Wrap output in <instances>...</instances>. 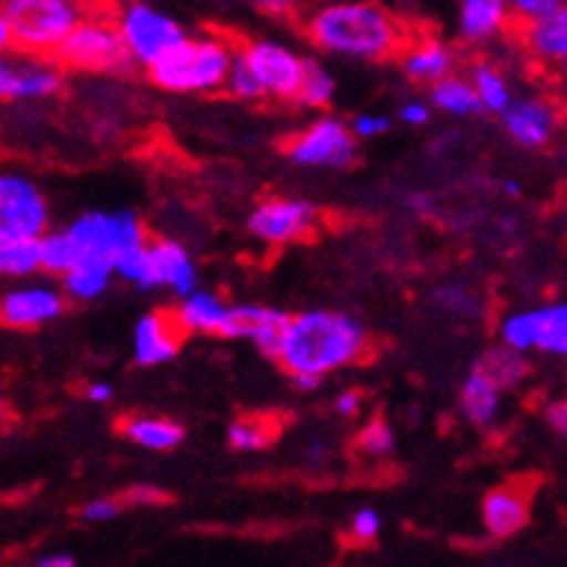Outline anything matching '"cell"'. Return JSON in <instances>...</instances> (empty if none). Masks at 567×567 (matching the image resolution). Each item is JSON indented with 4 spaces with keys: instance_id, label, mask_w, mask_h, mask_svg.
Listing matches in <instances>:
<instances>
[{
    "instance_id": "cell-1",
    "label": "cell",
    "mask_w": 567,
    "mask_h": 567,
    "mask_svg": "<svg viewBox=\"0 0 567 567\" xmlns=\"http://www.w3.org/2000/svg\"><path fill=\"white\" fill-rule=\"evenodd\" d=\"M370 333L362 322L350 313L311 308L288 319V331L282 339L280 368L288 375H311L322 381L328 373L359 362L368 353Z\"/></svg>"
},
{
    "instance_id": "cell-2",
    "label": "cell",
    "mask_w": 567,
    "mask_h": 567,
    "mask_svg": "<svg viewBox=\"0 0 567 567\" xmlns=\"http://www.w3.org/2000/svg\"><path fill=\"white\" fill-rule=\"evenodd\" d=\"M306 32L319 51L379 63L404 49V25L375 3H328L308 18Z\"/></svg>"
},
{
    "instance_id": "cell-3",
    "label": "cell",
    "mask_w": 567,
    "mask_h": 567,
    "mask_svg": "<svg viewBox=\"0 0 567 567\" xmlns=\"http://www.w3.org/2000/svg\"><path fill=\"white\" fill-rule=\"evenodd\" d=\"M235 60V45L220 34L187 38L164 60H158L147 76L167 94H215L224 91L226 74Z\"/></svg>"
},
{
    "instance_id": "cell-4",
    "label": "cell",
    "mask_w": 567,
    "mask_h": 567,
    "mask_svg": "<svg viewBox=\"0 0 567 567\" xmlns=\"http://www.w3.org/2000/svg\"><path fill=\"white\" fill-rule=\"evenodd\" d=\"M0 14L7 18L14 51L54 60L56 49L85 18V7L74 0H7Z\"/></svg>"
},
{
    "instance_id": "cell-5",
    "label": "cell",
    "mask_w": 567,
    "mask_h": 567,
    "mask_svg": "<svg viewBox=\"0 0 567 567\" xmlns=\"http://www.w3.org/2000/svg\"><path fill=\"white\" fill-rule=\"evenodd\" d=\"M54 63L60 69L85 71V74L127 76L136 65L131 63L125 45L118 40L113 18L105 12H85L82 23L56 49Z\"/></svg>"
},
{
    "instance_id": "cell-6",
    "label": "cell",
    "mask_w": 567,
    "mask_h": 567,
    "mask_svg": "<svg viewBox=\"0 0 567 567\" xmlns=\"http://www.w3.org/2000/svg\"><path fill=\"white\" fill-rule=\"evenodd\" d=\"M51 229V204L32 173L0 164V240L38 244Z\"/></svg>"
},
{
    "instance_id": "cell-7",
    "label": "cell",
    "mask_w": 567,
    "mask_h": 567,
    "mask_svg": "<svg viewBox=\"0 0 567 567\" xmlns=\"http://www.w3.org/2000/svg\"><path fill=\"white\" fill-rule=\"evenodd\" d=\"M111 18L131 63L142 69H153L158 60H164L169 51H175L189 38L173 14L151 3H125Z\"/></svg>"
},
{
    "instance_id": "cell-8",
    "label": "cell",
    "mask_w": 567,
    "mask_h": 567,
    "mask_svg": "<svg viewBox=\"0 0 567 567\" xmlns=\"http://www.w3.org/2000/svg\"><path fill=\"white\" fill-rule=\"evenodd\" d=\"M65 231L80 249V257L111 262V266L125 251L142 249L147 244V229H144L142 218L131 209H116V213L94 209V213H85L71 220Z\"/></svg>"
},
{
    "instance_id": "cell-9",
    "label": "cell",
    "mask_w": 567,
    "mask_h": 567,
    "mask_svg": "<svg viewBox=\"0 0 567 567\" xmlns=\"http://www.w3.org/2000/svg\"><path fill=\"white\" fill-rule=\"evenodd\" d=\"M235 51L240 63L255 76L262 96H271V100H293L297 96L302 71H306V56L288 49L280 40H249Z\"/></svg>"
},
{
    "instance_id": "cell-10",
    "label": "cell",
    "mask_w": 567,
    "mask_h": 567,
    "mask_svg": "<svg viewBox=\"0 0 567 567\" xmlns=\"http://www.w3.org/2000/svg\"><path fill=\"white\" fill-rule=\"evenodd\" d=\"M359 144L348 122L339 116H319L317 122L288 138L286 156L300 167L344 169L355 162Z\"/></svg>"
},
{
    "instance_id": "cell-11",
    "label": "cell",
    "mask_w": 567,
    "mask_h": 567,
    "mask_svg": "<svg viewBox=\"0 0 567 567\" xmlns=\"http://www.w3.org/2000/svg\"><path fill=\"white\" fill-rule=\"evenodd\" d=\"M319 224L317 206L302 198H286L275 195L266 198L251 209L249 231L268 246H286L302 240Z\"/></svg>"
},
{
    "instance_id": "cell-12",
    "label": "cell",
    "mask_w": 567,
    "mask_h": 567,
    "mask_svg": "<svg viewBox=\"0 0 567 567\" xmlns=\"http://www.w3.org/2000/svg\"><path fill=\"white\" fill-rule=\"evenodd\" d=\"M65 297L51 282L20 280L0 291V322L14 331H34L63 317Z\"/></svg>"
},
{
    "instance_id": "cell-13",
    "label": "cell",
    "mask_w": 567,
    "mask_h": 567,
    "mask_svg": "<svg viewBox=\"0 0 567 567\" xmlns=\"http://www.w3.org/2000/svg\"><path fill=\"white\" fill-rule=\"evenodd\" d=\"M63 87V69L54 60L20 51L0 54V102L49 100Z\"/></svg>"
},
{
    "instance_id": "cell-14",
    "label": "cell",
    "mask_w": 567,
    "mask_h": 567,
    "mask_svg": "<svg viewBox=\"0 0 567 567\" xmlns=\"http://www.w3.org/2000/svg\"><path fill=\"white\" fill-rule=\"evenodd\" d=\"M144 291L153 288H169L178 297H189L198 288V271L189 257V251L175 240L158 237V240H147L144 246Z\"/></svg>"
},
{
    "instance_id": "cell-15",
    "label": "cell",
    "mask_w": 567,
    "mask_h": 567,
    "mask_svg": "<svg viewBox=\"0 0 567 567\" xmlns=\"http://www.w3.org/2000/svg\"><path fill=\"white\" fill-rule=\"evenodd\" d=\"M505 133L528 151H543L554 142L559 131V107L543 96H528V100H514L503 113Z\"/></svg>"
},
{
    "instance_id": "cell-16",
    "label": "cell",
    "mask_w": 567,
    "mask_h": 567,
    "mask_svg": "<svg viewBox=\"0 0 567 567\" xmlns=\"http://www.w3.org/2000/svg\"><path fill=\"white\" fill-rule=\"evenodd\" d=\"M483 525L492 536H514L530 523V488L525 483H499L483 497Z\"/></svg>"
},
{
    "instance_id": "cell-17",
    "label": "cell",
    "mask_w": 567,
    "mask_h": 567,
    "mask_svg": "<svg viewBox=\"0 0 567 567\" xmlns=\"http://www.w3.org/2000/svg\"><path fill=\"white\" fill-rule=\"evenodd\" d=\"M178 348H182V331L175 328L173 313H144L133 328V355L144 368L173 362L178 355Z\"/></svg>"
},
{
    "instance_id": "cell-18",
    "label": "cell",
    "mask_w": 567,
    "mask_h": 567,
    "mask_svg": "<svg viewBox=\"0 0 567 567\" xmlns=\"http://www.w3.org/2000/svg\"><path fill=\"white\" fill-rule=\"evenodd\" d=\"M399 54L406 76L417 82H430V85L452 76V69H455V51L437 38L412 40Z\"/></svg>"
},
{
    "instance_id": "cell-19",
    "label": "cell",
    "mask_w": 567,
    "mask_h": 567,
    "mask_svg": "<svg viewBox=\"0 0 567 567\" xmlns=\"http://www.w3.org/2000/svg\"><path fill=\"white\" fill-rule=\"evenodd\" d=\"M226 311H229V302L220 293L195 288L189 297L178 302V308L173 311V322L182 331V337L184 333H215V337H220Z\"/></svg>"
},
{
    "instance_id": "cell-20",
    "label": "cell",
    "mask_w": 567,
    "mask_h": 567,
    "mask_svg": "<svg viewBox=\"0 0 567 567\" xmlns=\"http://www.w3.org/2000/svg\"><path fill=\"white\" fill-rule=\"evenodd\" d=\"M508 23H512V12L503 0H463L457 9V34L466 43L497 38Z\"/></svg>"
},
{
    "instance_id": "cell-21",
    "label": "cell",
    "mask_w": 567,
    "mask_h": 567,
    "mask_svg": "<svg viewBox=\"0 0 567 567\" xmlns=\"http://www.w3.org/2000/svg\"><path fill=\"white\" fill-rule=\"evenodd\" d=\"M523 40L530 54L545 65H561L567 60V7L550 18L523 25Z\"/></svg>"
},
{
    "instance_id": "cell-22",
    "label": "cell",
    "mask_w": 567,
    "mask_h": 567,
    "mask_svg": "<svg viewBox=\"0 0 567 567\" xmlns=\"http://www.w3.org/2000/svg\"><path fill=\"white\" fill-rule=\"evenodd\" d=\"M474 373H481L488 384L497 386L499 393H505V390H514V386L523 384V381L528 379L530 362L528 355L514 353V350L497 344V348H488L486 353L477 359Z\"/></svg>"
},
{
    "instance_id": "cell-23",
    "label": "cell",
    "mask_w": 567,
    "mask_h": 567,
    "mask_svg": "<svg viewBox=\"0 0 567 567\" xmlns=\"http://www.w3.org/2000/svg\"><path fill=\"white\" fill-rule=\"evenodd\" d=\"M127 441H133L142 450L151 452H169L175 446H182L184 430L182 424H175L169 417H151V415H136L127 417L122 424Z\"/></svg>"
},
{
    "instance_id": "cell-24",
    "label": "cell",
    "mask_w": 567,
    "mask_h": 567,
    "mask_svg": "<svg viewBox=\"0 0 567 567\" xmlns=\"http://www.w3.org/2000/svg\"><path fill=\"white\" fill-rule=\"evenodd\" d=\"M113 282V266L102 260H91V257H80L69 275L63 277V297H71L76 302L100 300L102 293L111 288Z\"/></svg>"
},
{
    "instance_id": "cell-25",
    "label": "cell",
    "mask_w": 567,
    "mask_h": 567,
    "mask_svg": "<svg viewBox=\"0 0 567 567\" xmlns=\"http://www.w3.org/2000/svg\"><path fill=\"white\" fill-rule=\"evenodd\" d=\"M499 395L503 393H499L497 386H492L481 373H474L472 370L461 386L463 417H466L468 424L481 426V430L492 426L499 417V406H503L499 404Z\"/></svg>"
},
{
    "instance_id": "cell-26",
    "label": "cell",
    "mask_w": 567,
    "mask_h": 567,
    "mask_svg": "<svg viewBox=\"0 0 567 567\" xmlns=\"http://www.w3.org/2000/svg\"><path fill=\"white\" fill-rule=\"evenodd\" d=\"M466 80H468V85L474 87V96H477V102H481L483 111L503 113L505 107L514 102L508 76H505L497 65L488 63V60H483V63L474 65L472 74H468Z\"/></svg>"
},
{
    "instance_id": "cell-27",
    "label": "cell",
    "mask_w": 567,
    "mask_h": 567,
    "mask_svg": "<svg viewBox=\"0 0 567 567\" xmlns=\"http://www.w3.org/2000/svg\"><path fill=\"white\" fill-rule=\"evenodd\" d=\"M534 350L550 355L567 353V308L561 302L534 308Z\"/></svg>"
},
{
    "instance_id": "cell-28",
    "label": "cell",
    "mask_w": 567,
    "mask_h": 567,
    "mask_svg": "<svg viewBox=\"0 0 567 567\" xmlns=\"http://www.w3.org/2000/svg\"><path fill=\"white\" fill-rule=\"evenodd\" d=\"M432 107L443 113H452V116H477L483 113L481 102L474 96V87L468 85L466 76H446V80L435 82L430 91Z\"/></svg>"
},
{
    "instance_id": "cell-29",
    "label": "cell",
    "mask_w": 567,
    "mask_h": 567,
    "mask_svg": "<svg viewBox=\"0 0 567 567\" xmlns=\"http://www.w3.org/2000/svg\"><path fill=\"white\" fill-rule=\"evenodd\" d=\"M40 271L54 277H65L80 262V249L65 229H49L38 240Z\"/></svg>"
},
{
    "instance_id": "cell-30",
    "label": "cell",
    "mask_w": 567,
    "mask_h": 567,
    "mask_svg": "<svg viewBox=\"0 0 567 567\" xmlns=\"http://www.w3.org/2000/svg\"><path fill=\"white\" fill-rule=\"evenodd\" d=\"M333 94H337V80L319 60H308L306 56V71H302L300 91L293 96V102L302 107H328L331 105Z\"/></svg>"
},
{
    "instance_id": "cell-31",
    "label": "cell",
    "mask_w": 567,
    "mask_h": 567,
    "mask_svg": "<svg viewBox=\"0 0 567 567\" xmlns=\"http://www.w3.org/2000/svg\"><path fill=\"white\" fill-rule=\"evenodd\" d=\"M288 313L280 311V308H266L262 306L260 319H257V328L251 333L249 342L260 350L266 359H280V350H282V339H286L288 331Z\"/></svg>"
},
{
    "instance_id": "cell-32",
    "label": "cell",
    "mask_w": 567,
    "mask_h": 567,
    "mask_svg": "<svg viewBox=\"0 0 567 567\" xmlns=\"http://www.w3.org/2000/svg\"><path fill=\"white\" fill-rule=\"evenodd\" d=\"M38 271V244H3L0 240V280H32Z\"/></svg>"
},
{
    "instance_id": "cell-33",
    "label": "cell",
    "mask_w": 567,
    "mask_h": 567,
    "mask_svg": "<svg viewBox=\"0 0 567 567\" xmlns=\"http://www.w3.org/2000/svg\"><path fill=\"white\" fill-rule=\"evenodd\" d=\"M275 437V426L260 421V417H240L226 432V441L235 452H260Z\"/></svg>"
},
{
    "instance_id": "cell-34",
    "label": "cell",
    "mask_w": 567,
    "mask_h": 567,
    "mask_svg": "<svg viewBox=\"0 0 567 567\" xmlns=\"http://www.w3.org/2000/svg\"><path fill=\"white\" fill-rule=\"evenodd\" d=\"M262 306H229L224 319V328H220V337L224 339H251L257 328V319H260Z\"/></svg>"
},
{
    "instance_id": "cell-35",
    "label": "cell",
    "mask_w": 567,
    "mask_h": 567,
    "mask_svg": "<svg viewBox=\"0 0 567 567\" xmlns=\"http://www.w3.org/2000/svg\"><path fill=\"white\" fill-rule=\"evenodd\" d=\"M395 446V432L386 421H370L362 432H359V450L370 457L390 455Z\"/></svg>"
},
{
    "instance_id": "cell-36",
    "label": "cell",
    "mask_w": 567,
    "mask_h": 567,
    "mask_svg": "<svg viewBox=\"0 0 567 567\" xmlns=\"http://www.w3.org/2000/svg\"><path fill=\"white\" fill-rule=\"evenodd\" d=\"M224 91L229 96H235V100H244V102L262 100V94H260V87H257L255 76H251L249 69H246V65L240 63V56H237V51H235V60H231V65H229V74H226Z\"/></svg>"
},
{
    "instance_id": "cell-37",
    "label": "cell",
    "mask_w": 567,
    "mask_h": 567,
    "mask_svg": "<svg viewBox=\"0 0 567 567\" xmlns=\"http://www.w3.org/2000/svg\"><path fill=\"white\" fill-rule=\"evenodd\" d=\"M435 300L452 313H481V300L466 286H443L437 288Z\"/></svg>"
},
{
    "instance_id": "cell-38",
    "label": "cell",
    "mask_w": 567,
    "mask_h": 567,
    "mask_svg": "<svg viewBox=\"0 0 567 567\" xmlns=\"http://www.w3.org/2000/svg\"><path fill=\"white\" fill-rule=\"evenodd\" d=\"M565 3H559V0H517V3H508V12H512V20H519L523 25H528L536 23V20L550 18Z\"/></svg>"
},
{
    "instance_id": "cell-39",
    "label": "cell",
    "mask_w": 567,
    "mask_h": 567,
    "mask_svg": "<svg viewBox=\"0 0 567 567\" xmlns=\"http://www.w3.org/2000/svg\"><path fill=\"white\" fill-rule=\"evenodd\" d=\"M381 534V517L375 508H359L350 519V536L355 543H373L375 536Z\"/></svg>"
},
{
    "instance_id": "cell-40",
    "label": "cell",
    "mask_w": 567,
    "mask_h": 567,
    "mask_svg": "<svg viewBox=\"0 0 567 567\" xmlns=\"http://www.w3.org/2000/svg\"><path fill=\"white\" fill-rule=\"evenodd\" d=\"M118 514H122V503L113 497H96L82 505V517L87 523H107V519H116Z\"/></svg>"
},
{
    "instance_id": "cell-41",
    "label": "cell",
    "mask_w": 567,
    "mask_h": 567,
    "mask_svg": "<svg viewBox=\"0 0 567 567\" xmlns=\"http://www.w3.org/2000/svg\"><path fill=\"white\" fill-rule=\"evenodd\" d=\"M390 131V118L381 116V113H362V116L353 118V125H350V133L355 138H373V136H384Z\"/></svg>"
},
{
    "instance_id": "cell-42",
    "label": "cell",
    "mask_w": 567,
    "mask_h": 567,
    "mask_svg": "<svg viewBox=\"0 0 567 567\" xmlns=\"http://www.w3.org/2000/svg\"><path fill=\"white\" fill-rule=\"evenodd\" d=\"M432 118V107L426 105V102H406V105H401V122L404 125H412V127H424L430 125Z\"/></svg>"
},
{
    "instance_id": "cell-43",
    "label": "cell",
    "mask_w": 567,
    "mask_h": 567,
    "mask_svg": "<svg viewBox=\"0 0 567 567\" xmlns=\"http://www.w3.org/2000/svg\"><path fill=\"white\" fill-rule=\"evenodd\" d=\"M125 499L133 505H158L167 503V492H162L158 486H133L127 488Z\"/></svg>"
},
{
    "instance_id": "cell-44",
    "label": "cell",
    "mask_w": 567,
    "mask_h": 567,
    "mask_svg": "<svg viewBox=\"0 0 567 567\" xmlns=\"http://www.w3.org/2000/svg\"><path fill=\"white\" fill-rule=\"evenodd\" d=\"M545 421H548L550 430L565 432L567 430V404L565 401H550V404L545 406Z\"/></svg>"
},
{
    "instance_id": "cell-45",
    "label": "cell",
    "mask_w": 567,
    "mask_h": 567,
    "mask_svg": "<svg viewBox=\"0 0 567 567\" xmlns=\"http://www.w3.org/2000/svg\"><path fill=\"white\" fill-rule=\"evenodd\" d=\"M85 399L94 401V404H107L113 399V386L107 381H91L85 386Z\"/></svg>"
},
{
    "instance_id": "cell-46",
    "label": "cell",
    "mask_w": 567,
    "mask_h": 567,
    "mask_svg": "<svg viewBox=\"0 0 567 567\" xmlns=\"http://www.w3.org/2000/svg\"><path fill=\"white\" fill-rule=\"evenodd\" d=\"M359 406H362V395L353 393V390H348V393H342L337 401H333V410H337L339 415H355Z\"/></svg>"
},
{
    "instance_id": "cell-47",
    "label": "cell",
    "mask_w": 567,
    "mask_h": 567,
    "mask_svg": "<svg viewBox=\"0 0 567 567\" xmlns=\"http://www.w3.org/2000/svg\"><path fill=\"white\" fill-rule=\"evenodd\" d=\"M32 567H76L74 556L69 554H54V556H43V559L34 561Z\"/></svg>"
},
{
    "instance_id": "cell-48",
    "label": "cell",
    "mask_w": 567,
    "mask_h": 567,
    "mask_svg": "<svg viewBox=\"0 0 567 567\" xmlns=\"http://www.w3.org/2000/svg\"><path fill=\"white\" fill-rule=\"evenodd\" d=\"M7 51H12V34H9L7 18L0 14V54H7Z\"/></svg>"
},
{
    "instance_id": "cell-49",
    "label": "cell",
    "mask_w": 567,
    "mask_h": 567,
    "mask_svg": "<svg viewBox=\"0 0 567 567\" xmlns=\"http://www.w3.org/2000/svg\"><path fill=\"white\" fill-rule=\"evenodd\" d=\"M293 384L300 386V390H317L322 381L319 379H311V375H293Z\"/></svg>"
},
{
    "instance_id": "cell-50",
    "label": "cell",
    "mask_w": 567,
    "mask_h": 567,
    "mask_svg": "<svg viewBox=\"0 0 567 567\" xmlns=\"http://www.w3.org/2000/svg\"><path fill=\"white\" fill-rule=\"evenodd\" d=\"M260 9L262 12H277V14H282L288 9V3H280V0H275V3H260Z\"/></svg>"
},
{
    "instance_id": "cell-51",
    "label": "cell",
    "mask_w": 567,
    "mask_h": 567,
    "mask_svg": "<svg viewBox=\"0 0 567 567\" xmlns=\"http://www.w3.org/2000/svg\"><path fill=\"white\" fill-rule=\"evenodd\" d=\"M503 189H505V195H512V198H517V195L523 193V187H519L517 182H505Z\"/></svg>"
}]
</instances>
